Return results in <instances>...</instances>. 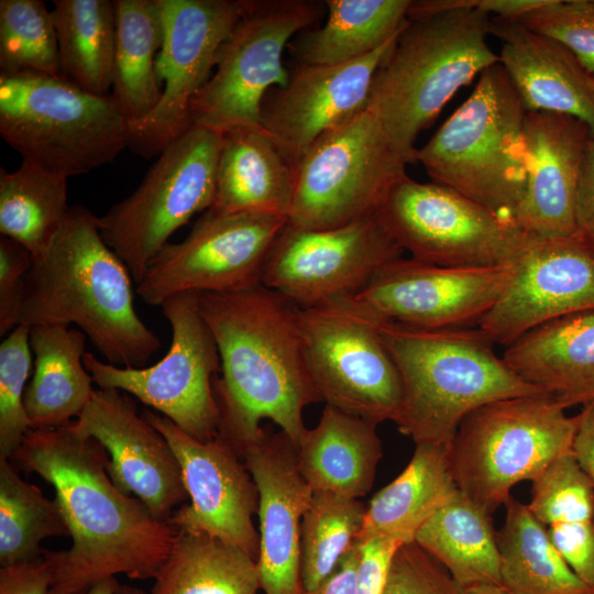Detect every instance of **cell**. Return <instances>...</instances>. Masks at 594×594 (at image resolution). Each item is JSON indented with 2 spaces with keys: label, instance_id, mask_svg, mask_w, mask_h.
<instances>
[{
  "label": "cell",
  "instance_id": "cell-48",
  "mask_svg": "<svg viewBox=\"0 0 594 594\" xmlns=\"http://www.w3.org/2000/svg\"><path fill=\"white\" fill-rule=\"evenodd\" d=\"M579 235L594 251V136L590 141L576 196Z\"/></svg>",
  "mask_w": 594,
  "mask_h": 594
},
{
  "label": "cell",
  "instance_id": "cell-3",
  "mask_svg": "<svg viewBox=\"0 0 594 594\" xmlns=\"http://www.w3.org/2000/svg\"><path fill=\"white\" fill-rule=\"evenodd\" d=\"M131 278L103 241L98 217L70 206L48 253L23 278L16 326L75 323L108 363L144 367L161 340L135 311Z\"/></svg>",
  "mask_w": 594,
  "mask_h": 594
},
{
  "label": "cell",
  "instance_id": "cell-18",
  "mask_svg": "<svg viewBox=\"0 0 594 594\" xmlns=\"http://www.w3.org/2000/svg\"><path fill=\"white\" fill-rule=\"evenodd\" d=\"M513 265L449 267L403 256L354 297L372 316L421 329L479 327L506 289Z\"/></svg>",
  "mask_w": 594,
  "mask_h": 594
},
{
  "label": "cell",
  "instance_id": "cell-7",
  "mask_svg": "<svg viewBox=\"0 0 594 594\" xmlns=\"http://www.w3.org/2000/svg\"><path fill=\"white\" fill-rule=\"evenodd\" d=\"M0 135L22 160L70 177L113 162L129 122L111 94L43 73L0 74Z\"/></svg>",
  "mask_w": 594,
  "mask_h": 594
},
{
  "label": "cell",
  "instance_id": "cell-45",
  "mask_svg": "<svg viewBox=\"0 0 594 594\" xmlns=\"http://www.w3.org/2000/svg\"><path fill=\"white\" fill-rule=\"evenodd\" d=\"M31 253L19 242L0 238V334L16 327V309L23 278L32 264Z\"/></svg>",
  "mask_w": 594,
  "mask_h": 594
},
{
  "label": "cell",
  "instance_id": "cell-30",
  "mask_svg": "<svg viewBox=\"0 0 594 594\" xmlns=\"http://www.w3.org/2000/svg\"><path fill=\"white\" fill-rule=\"evenodd\" d=\"M457 490L449 446L416 444L404 471L366 506L358 542L372 538L414 542L418 530Z\"/></svg>",
  "mask_w": 594,
  "mask_h": 594
},
{
  "label": "cell",
  "instance_id": "cell-24",
  "mask_svg": "<svg viewBox=\"0 0 594 594\" xmlns=\"http://www.w3.org/2000/svg\"><path fill=\"white\" fill-rule=\"evenodd\" d=\"M593 134L582 120L530 111L524 123L527 176L524 197L512 221L538 239L578 235L576 196Z\"/></svg>",
  "mask_w": 594,
  "mask_h": 594
},
{
  "label": "cell",
  "instance_id": "cell-33",
  "mask_svg": "<svg viewBox=\"0 0 594 594\" xmlns=\"http://www.w3.org/2000/svg\"><path fill=\"white\" fill-rule=\"evenodd\" d=\"M328 18L317 30H304L288 46L305 65H339L364 57L408 22L410 0H327Z\"/></svg>",
  "mask_w": 594,
  "mask_h": 594
},
{
  "label": "cell",
  "instance_id": "cell-41",
  "mask_svg": "<svg viewBox=\"0 0 594 594\" xmlns=\"http://www.w3.org/2000/svg\"><path fill=\"white\" fill-rule=\"evenodd\" d=\"M0 70L62 77L56 32L44 1H0Z\"/></svg>",
  "mask_w": 594,
  "mask_h": 594
},
{
  "label": "cell",
  "instance_id": "cell-23",
  "mask_svg": "<svg viewBox=\"0 0 594 594\" xmlns=\"http://www.w3.org/2000/svg\"><path fill=\"white\" fill-rule=\"evenodd\" d=\"M238 453L258 491L260 588L264 594H304L301 521L314 492L299 471L297 447L283 431L264 429Z\"/></svg>",
  "mask_w": 594,
  "mask_h": 594
},
{
  "label": "cell",
  "instance_id": "cell-10",
  "mask_svg": "<svg viewBox=\"0 0 594 594\" xmlns=\"http://www.w3.org/2000/svg\"><path fill=\"white\" fill-rule=\"evenodd\" d=\"M222 133L191 125L150 167L138 188L98 217L107 245L139 284L175 231L215 200Z\"/></svg>",
  "mask_w": 594,
  "mask_h": 594
},
{
  "label": "cell",
  "instance_id": "cell-17",
  "mask_svg": "<svg viewBox=\"0 0 594 594\" xmlns=\"http://www.w3.org/2000/svg\"><path fill=\"white\" fill-rule=\"evenodd\" d=\"M404 250L377 213L330 229L287 223L268 255L262 284L301 309L351 298Z\"/></svg>",
  "mask_w": 594,
  "mask_h": 594
},
{
  "label": "cell",
  "instance_id": "cell-49",
  "mask_svg": "<svg viewBox=\"0 0 594 594\" xmlns=\"http://www.w3.org/2000/svg\"><path fill=\"white\" fill-rule=\"evenodd\" d=\"M359 543L341 559L333 572L314 591L305 594H356Z\"/></svg>",
  "mask_w": 594,
  "mask_h": 594
},
{
  "label": "cell",
  "instance_id": "cell-39",
  "mask_svg": "<svg viewBox=\"0 0 594 594\" xmlns=\"http://www.w3.org/2000/svg\"><path fill=\"white\" fill-rule=\"evenodd\" d=\"M69 536L56 499L21 479L9 459L0 458V565L42 557L41 542Z\"/></svg>",
  "mask_w": 594,
  "mask_h": 594
},
{
  "label": "cell",
  "instance_id": "cell-47",
  "mask_svg": "<svg viewBox=\"0 0 594 594\" xmlns=\"http://www.w3.org/2000/svg\"><path fill=\"white\" fill-rule=\"evenodd\" d=\"M52 583V570L43 554L0 569V594H47Z\"/></svg>",
  "mask_w": 594,
  "mask_h": 594
},
{
  "label": "cell",
  "instance_id": "cell-12",
  "mask_svg": "<svg viewBox=\"0 0 594 594\" xmlns=\"http://www.w3.org/2000/svg\"><path fill=\"white\" fill-rule=\"evenodd\" d=\"M377 216L413 258L440 266H509L538 239L450 187L409 176L392 189Z\"/></svg>",
  "mask_w": 594,
  "mask_h": 594
},
{
  "label": "cell",
  "instance_id": "cell-38",
  "mask_svg": "<svg viewBox=\"0 0 594 594\" xmlns=\"http://www.w3.org/2000/svg\"><path fill=\"white\" fill-rule=\"evenodd\" d=\"M114 7L111 95L131 124L145 118L161 98L155 63L162 45V20L156 0H114Z\"/></svg>",
  "mask_w": 594,
  "mask_h": 594
},
{
  "label": "cell",
  "instance_id": "cell-2",
  "mask_svg": "<svg viewBox=\"0 0 594 594\" xmlns=\"http://www.w3.org/2000/svg\"><path fill=\"white\" fill-rule=\"evenodd\" d=\"M197 302L221 360L215 380L219 435L238 452L270 419L297 447L307 430L305 407L322 402L308 366L300 308L263 284L200 293Z\"/></svg>",
  "mask_w": 594,
  "mask_h": 594
},
{
  "label": "cell",
  "instance_id": "cell-15",
  "mask_svg": "<svg viewBox=\"0 0 594 594\" xmlns=\"http://www.w3.org/2000/svg\"><path fill=\"white\" fill-rule=\"evenodd\" d=\"M287 223L280 215L209 208L182 242H168L155 255L136 294L147 305L161 307L180 294L232 293L260 285Z\"/></svg>",
  "mask_w": 594,
  "mask_h": 594
},
{
  "label": "cell",
  "instance_id": "cell-13",
  "mask_svg": "<svg viewBox=\"0 0 594 594\" xmlns=\"http://www.w3.org/2000/svg\"><path fill=\"white\" fill-rule=\"evenodd\" d=\"M161 308L170 326L172 342L157 363L122 367L86 352L84 365L99 388L129 393L187 435L209 441L219 433L215 380L221 360L217 342L199 311L197 294L176 295Z\"/></svg>",
  "mask_w": 594,
  "mask_h": 594
},
{
  "label": "cell",
  "instance_id": "cell-36",
  "mask_svg": "<svg viewBox=\"0 0 594 594\" xmlns=\"http://www.w3.org/2000/svg\"><path fill=\"white\" fill-rule=\"evenodd\" d=\"M62 78L95 95L113 84L116 7L111 0H54Z\"/></svg>",
  "mask_w": 594,
  "mask_h": 594
},
{
  "label": "cell",
  "instance_id": "cell-27",
  "mask_svg": "<svg viewBox=\"0 0 594 594\" xmlns=\"http://www.w3.org/2000/svg\"><path fill=\"white\" fill-rule=\"evenodd\" d=\"M376 427L324 406L297 446L299 471L314 493L360 498L371 491L383 455Z\"/></svg>",
  "mask_w": 594,
  "mask_h": 594
},
{
  "label": "cell",
  "instance_id": "cell-1",
  "mask_svg": "<svg viewBox=\"0 0 594 594\" xmlns=\"http://www.w3.org/2000/svg\"><path fill=\"white\" fill-rule=\"evenodd\" d=\"M19 470L34 472L55 490L72 538L64 551H44L53 590L76 593L123 574L154 579L178 530L156 518L139 498L111 481L106 449L76 435L69 425L31 428L12 455Z\"/></svg>",
  "mask_w": 594,
  "mask_h": 594
},
{
  "label": "cell",
  "instance_id": "cell-50",
  "mask_svg": "<svg viewBox=\"0 0 594 594\" xmlns=\"http://www.w3.org/2000/svg\"><path fill=\"white\" fill-rule=\"evenodd\" d=\"M578 429L572 444V453L594 485V407H584L576 415Z\"/></svg>",
  "mask_w": 594,
  "mask_h": 594
},
{
  "label": "cell",
  "instance_id": "cell-42",
  "mask_svg": "<svg viewBox=\"0 0 594 594\" xmlns=\"http://www.w3.org/2000/svg\"><path fill=\"white\" fill-rule=\"evenodd\" d=\"M31 352L29 326H16L0 344V458L9 460L31 429L23 405Z\"/></svg>",
  "mask_w": 594,
  "mask_h": 594
},
{
  "label": "cell",
  "instance_id": "cell-52",
  "mask_svg": "<svg viewBox=\"0 0 594 594\" xmlns=\"http://www.w3.org/2000/svg\"><path fill=\"white\" fill-rule=\"evenodd\" d=\"M460 594H515L502 584L482 583L459 587Z\"/></svg>",
  "mask_w": 594,
  "mask_h": 594
},
{
  "label": "cell",
  "instance_id": "cell-44",
  "mask_svg": "<svg viewBox=\"0 0 594 594\" xmlns=\"http://www.w3.org/2000/svg\"><path fill=\"white\" fill-rule=\"evenodd\" d=\"M383 594H460L449 572L416 542L395 552Z\"/></svg>",
  "mask_w": 594,
  "mask_h": 594
},
{
  "label": "cell",
  "instance_id": "cell-34",
  "mask_svg": "<svg viewBox=\"0 0 594 594\" xmlns=\"http://www.w3.org/2000/svg\"><path fill=\"white\" fill-rule=\"evenodd\" d=\"M497 531L502 585L515 594H594L569 566L528 504L510 496Z\"/></svg>",
  "mask_w": 594,
  "mask_h": 594
},
{
  "label": "cell",
  "instance_id": "cell-26",
  "mask_svg": "<svg viewBox=\"0 0 594 594\" xmlns=\"http://www.w3.org/2000/svg\"><path fill=\"white\" fill-rule=\"evenodd\" d=\"M502 358L562 407H594V309L546 322L507 345Z\"/></svg>",
  "mask_w": 594,
  "mask_h": 594
},
{
  "label": "cell",
  "instance_id": "cell-28",
  "mask_svg": "<svg viewBox=\"0 0 594 594\" xmlns=\"http://www.w3.org/2000/svg\"><path fill=\"white\" fill-rule=\"evenodd\" d=\"M294 167L262 127L222 133L213 210L267 212L288 218Z\"/></svg>",
  "mask_w": 594,
  "mask_h": 594
},
{
  "label": "cell",
  "instance_id": "cell-19",
  "mask_svg": "<svg viewBox=\"0 0 594 594\" xmlns=\"http://www.w3.org/2000/svg\"><path fill=\"white\" fill-rule=\"evenodd\" d=\"M142 415L168 441L190 499L169 524L180 531L217 537L257 562L260 535L252 519L258 510V491L237 450L219 433L199 441L163 415L150 410Z\"/></svg>",
  "mask_w": 594,
  "mask_h": 594
},
{
  "label": "cell",
  "instance_id": "cell-32",
  "mask_svg": "<svg viewBox=\"0 0 594 594\" xmlns=\"http://www.w3.org/2000/svg\"><path fill=\"white\" fill-rule=\"evenodd\" d=\"M414 542L436 559L459 587L502 584L492 514L459 488L418 530Z\"/></svg>",
  "mask_w": 594,
  "mask_h": 594
},
{
  "label": "cell",
  "instance_id": "cell-5",
  "mask_svg": "<svg viewBox=\"0 0 594 594\" xmlns=\"http://www.w3.org/2000/svg\"><path fill=\"white\" fill-rule=\"evenodd\" d=\"M491 15L452 8L410 18L377 68L367 107L396 148L416 162V140L463 86L499 63Z\"/></svg>",
  "mask_w": 594,
  "mask_h": 594
},
{
  "label": "cell",
  "instance_id": "cell-14",
  "mask_svg": "<svg viewBox=\"0 0 594 594\" xmlns=\"http://www.w3.org/2000/svg\"><path fill=\"white\" fill-rule=\"evenodd\" d=\"M308 366L321 400L374 425L397 420L403 385L378 319L352 298L301 309Z\"/></svg>",
  "mask_w": 594,
  "mask_h": 594
},
{
  "label": "cell",
  "instance_id": "cell-37",
  "mask_svg": "<svg viewBox=\"0 0 594 594\" xmlns=\"http://www.w3.org/2000/svg\"><path fill=\"white\" fill-rule=\"evenodd\" d=\"M65 175L22 160L13 172H0V232L40 261L63 228L67 205Z\"/></svg>",
  "mask_w": 594,
  "mask_h": 594
},
{
  "label": "cell",
  "instance_id": "cell-16",
  "mask_svg": "<svg viewBox=\"0 0 594 594\" xmlns=\"http://www.w3.org/2000/svg\"><path fill=\"white\" fill-rule=\"evenodd\" d=\"M162 45L156 56V107L129 124L128 147L150 158L160 155L190 127V102L209 79L217 55L243 12V0H156Z\"/></svg>",
  "mask_w": 594,
  "mask_h": 594
},
{
  "label": "cell",
  "instance_id": "cell-8",
  "mask_svg": "<svg viewBox=\"0 0 594 594\" xmlns=\"http://www.w3.org/2000/svg\"><path fill=\"white\" fill-rule=\"evenodd\" d=\"M578 416L547 394L488 403L469 414L449 446L458 488L492 515L514 486L537 480L572 451Z\"/></svg>",
  "mask_w": 594,
  "mask_h": 594
},
{
  "label": "cell",
  "instance_id": "cell-25",
  "mask_svg": "<svg viewBox=\"0 0 594 594\" xmlns=\"http://www.w3.org/2000/svg\"><path fill=\"white\" fill-rule=\"evenodd\" d=\"M490 34L503 42L499 64L527 112L575 117L594 136V88L591 75L563 44L518 20L491 16Z\"/></svg>",
  "mask_w": 594,
  "mask_h": 594
},
{
  "label": "cell",
  "instance_id": "cell-54",
  "mask_svg": "<svg viewBox=\"0 0 594 594\" xmlns=\"http://www.w3.org/2000/svg\"><path fill=\"white\" fill-rule=\"evenodd\" d=\"M591 82H592V86L594 88V75H591Z\"/></svg>",
  "mask_w": 594,
  "mask_h": 594
},
{
  "label": "cell",
  "instance_id": "cell-53",
  "mask_svg": "<svg viewBox=\"0 0 594 594\" xmlns=\"http://www.w3.org/2000/svg\"><path fill=\"white\" fill-rule=\"evenodd\" d=\"M116 594H146L141 588L131 585H120Z\"/></svg>",
  "mask_w": 594,
  "mask_h": 594
},
{
  "label": "cell",
  "instance_id": "cell-20",
  "mask_svg": "<svg viewBox=\"0 0 594 594\" xmlns=\"http://www.w3.org/2000/svg\"><path fill=\"white\" fill-rule=\"evenodd\" d=\"M593 309L594 251L579 234L535 239L479 328L494 344L507 346L546 322Z\"/></svg>",
  "mask_w": 594,
  "mask_h": 594
},
{
  "label": "cell",
  "instance_id": "cell-46",
  "mask_svg": "<svg viewBox=\"0 0 594 594\" xmlns=\"http://www.w3.org/2000/svg\"><path fill=\"white\" fill-rule=\"evenodd\" d=\"M356 594H383L393 557L400 542L391 538L360 541Z\"/></svg>",
  "mask_w": 594,
  "mask_h": 594
},
{
  "label": "cell",
  "instance_id": "cell-22",
  "mask_svg": "<svg viewBox=\"0 0 594 594\" xmlns=\"http://www.w3.org/2000/svg\"><path fill=\"white\" fill-rule=\"evenodd\" d=\"M398 34L349 63L300 64L284 87L267 92L261 107V127L294 169L320 136L366 109L374 75Z\"/></svg>",
  "mask_w": 594,
  "mask_h": 594
},
{
  "label": "cell",
  "instance_id": "cell-21",
  "mask_svg": "<svg viewBox=\"0 0 594 594\" xmlns=\"http://www.w3.org/2000/svg\"><path fill=\"white\" fill-rule=\"evenodd\" d=\"M69 428L106 449L107 471L116 487L136 496L156 518L168 521L174 507L189 498L168 441L139 415L135 403L123 392L95 389Z\"/></svg>",
  "mask_w": 594,
  "mask_h": 594
},
{
  "label": "cell",
  "instance_id": "cell-11",
  "mask_svg": "<svg viewBox=\"0 0 594 594\" xmlns=\"http://www.w3.org/2000/svg\"><path fill=\"white\" fill-rule=\"evenodd\" d=\"M322 7L311 0H243V12L218 52L215 74L190 102L191 125L220 133L261 127L263 99L290 77L283 64L285 47L320 18Z\"/></svg>",
  "mask_w": 594,
  "mask_h": 594
},
{
  "label": "cell",
  "instance_id": "cell-6",
  "mask_svg": "<svg viewBox=\"0 0 594 594\" xmlns=\"http://www.w3.org/2000/svg\"><path fill=\"white\" fill-rule=\"evenodd\" d=\"M526 114L506 70L494 64L480 75L469 98L417 148L416 162L433 183L512 221L526 188Z\"/></svg>",
  "mask_w": 594,
  "mask_h": 594
},
{
  "label": "cell",
  "instance_id": "cell-43",
  "mask_svg": "<svg viewBox=\"0 0 594 594\" xmlns=\"http://www.w3.org/2000/svg\"><path fill=\"white\" fill-rule=\"evenodd\" d=\"M517 20L566 46L594 75V0H549Z\"/></svg>",
  "mask_w": 594,
  "mask_h": 594
},
{
  "label": "cell",
  "instance_id": "cell-29",
  "mask_svg": "<svg viewBox=\"0 0 594 594\" xmlns=\"http://www.w3.org/2000/svg\"><path fill=\"white\" fill-rule=\"evenodd\" d=\"M86 334L67 326L30 327L34 373L23 405L31 428L72 424L89 404L95 389L84 365Z\"/></svg>",
  "mask_w": 594,
  "mask_h": 594
},
{
  "label": "cell",
  "instance_id": "cell-51",
  "mask_svg": "<svg viewBox=\"0 0 594 594\" xmlns=\"http://www.w3.org/2000/svg\"><path fill=\"white\" fill-rule=\"evenodd\" d=\"M120 584L116 578L102 580L82 592L67 593L51 588L47 594H116Z\"/></svg>",
  "mask_w": 594,
  "mask_h": 594
},
{
  "label": "cell",
  "instance_id": "cell-31",
  "mask_svg": "<svg viewBox=\"0 0 594 594\" xmlns=\"http://www.w3.org/2000/svg\"><path fill=\"white\" fill-rule=\"evenodd\" d=\"M531 483L529 509L572 571L594 588V485L572 451Z\"/></svg>",
  "mask_w": 594,
  "mask_h": 594
},
{
  "label": "cell",
  "instance_id": "cell-4",
  "mask_svg": "<svg viewBox=\"0 0 594 594\" xmlns=\"http://www.w3.org/2000/svg\"><path fill=\"white\" fill-rule=\"evenodd\" d=\"M378 329L403 385L395 424L415 444L450 446L462 420L481 406L542 394L496 354L479 327L421 329L378 319Z\"/></svg>",
  "mask_w": 594,
  "mask_h": 594
},
{
  "label": "cell",
  "instance_id": "cell-35",
  "mask_svg": "<svg viewBox=\"0 0 594 594\" xmlns=\"http://www.w3.org/2000/svg\"><path fill=\"white\" fill-rule=\"evenodd\" d=\"M257 562L240 548L178 530L150 594H256Z\"/></svg>",
  "mask_w": 594,
  "mask_h": 594
},
{
  "label": "cell",
  "instance_id": "cell-40",
  "mask_svg": "<svg viewBox=\"0 0 594 594\" xmlns=\"http://www.w3.org/2000/svg\"><path fill=\"white\" fill-rule=\"evenodd\" d=\"M366 506L359 498L314 493L301 521L304 594L317 588L355 546Z\"/></svg>",
  "mask_w": 594,
  "mask_h": 594
},
{
  "label": "cell",
  "instance_id": "cell-9",
  "mask_svg": "<svg viewBox=\"0 0 594 594\" xmlns=\"http://www.w3.org/2000/svg\"><path fill=\"white\" fill-rule=\"evenodd\" d=\"M407 164L366 108L320 136L299 160L288 223L330 229L376 215L408 176Z\"/></svg>",
  "mask_w": 594,
  "mask_h": 594
}]
</instances>
